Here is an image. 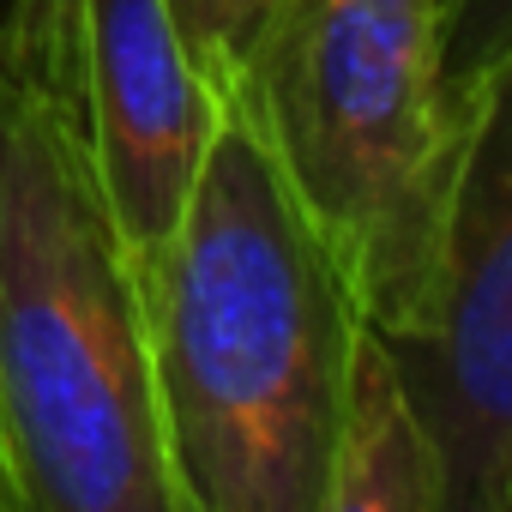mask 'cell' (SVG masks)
<instances>
[{"label":"cell","mask_w":512,"mask_h":512,"mask_svg":"<svg viewBox=\"0 0 512 512\" xmlns=\"http://www.w3.org/2000/svg\"><path fill=\"white\" fill-rule=\"evenodd\" d=\"M440 19L446 0H284L235 79L380 338L428 302L464 133Z\"/></svg>","instance_id":"3"},{"label":"cell","mask_w":512,"mask_h":512,"mask_svg":"<svg viewBox=\"0 0 512 512\" xmlns=\"http://www.w3.org/2000/svg\"><path fill=\"white\" fill-rule=\"evenodd\" d=\"M0 512H181L85 127L79 0H13L0 25Z\"/></svg>","instance_id":"1"},{"label":"cell","mask_w":512,"mask_h":512,"mask_svg":"<svg viewBox=\"0 0 512 512\" xmlns=\"http://www.w3.org/2000/svg\"><path fill=\"white\" fill-rule=\"evenodd\" d=\"M512 43V0H446L440 19V61H446V91L464 109L470 85L500 61Z\"/></svg>","instance_id":"8"},{"label":"cell","mask_w":512,"mask_h":512,"mask_svg":"<svg viewBox=\"0 0 512 512\" xmlns=\"http://www.w3.org/2000/svg\"><path fill=\"white\" fill-rule=\"evenodd\" d=\"M368 320L229 85L193 199L145 278V344L181 512H326L350 344Z\"/></svg>","instance_id":"2"},{"label":"cell","mask_w":512,"mask_h":512,"mask_svg":"<svg viewBox=\"0 0 512 512\" xmlns=\"http://www.w3.org/2000/svg\"><path fill=\"white\" fill-rule=\"evenodd\" d=\"M169 7H175V25H181L193 61L205 67V79L217 91H229L284 0H169Z\"/></svg>","instance_id":"7"},{"label":"cell","mask_w":512,"mask_h":512,"mask_svg":"<svg viewBox=\"0 0 512 512\" xmlns=\"http://www.w3.org/2000/svg\"><path fill=\"white\" fill-rule=\"evenodd\" d=\"M326 512H446L440 446L392 344L374 326H362L350 344Z\"/></svg>","instance_id":"6"},{"label":"cell","mask_w":512,"mask_h":512,"mask_svg":"<svg viewBox=\"0 0 512 512\" xmlns=\"http://www.w3.org/2000/svg\"><path fill=\"white\" fill-rule=\"evenodd\" d=\"M7 13H13V0H0V25H7Z\"/></svg>","instance_id":"9"},{"label":"cell","mask_w":512,"mask_h":512,"mask_svg":"<svg viewBox=\"0 0 512 512\" xmlns=\"http://www.w3.org/2000/svg\"><path fill=\"white\" fill-rule=\"evenodd\" d=\"M386 344L440 446L446 512H512V43L464 97L434 284Z\"/></svg>","instance_id":"4"},{"label":"cell","mask_w":512,"mask_h":512,"mask_svg":"<svg viewBox=\"0 0 512 512\" xmlns=\"http://www.w3.org/2000/svg\"><path fill=\"white\" fill-rule=\"evenodd\" d=\"M79 73L97 181L145 296L193 199L223 91L193 61L169 0H79Z\"/></svg>","instance_id":"5"}]
</instances>
